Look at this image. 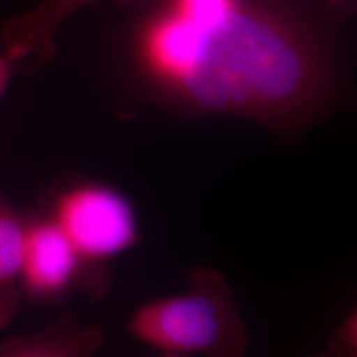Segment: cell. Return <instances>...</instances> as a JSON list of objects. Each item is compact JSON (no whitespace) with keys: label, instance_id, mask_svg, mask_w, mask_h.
I'll use <instances>...</instances> for the list:
<instances>
[{"label":"cell","instance_id":"cell-1","mask_svg":"<svg viewBox=\"0 0 357 357\" xmlns=\"http://www.w3.org/2000/svg\"><path fill=\"white\" fill-rule=\"evenodd\" d=\"M105 75L122 110L233 115L294 139L351 98L342 33L310 0H121Z\"/></svg>","mask_w":357,"mask_h":357},{"label":"cell","instance_id":"cell-2","mask_svg":"<svg viewBox=\"0 0 357 357\" xmlns=\"http://www.w3.org/2000/svg\"><path fill=\"white\" fill-rule=\"evenodd\" d=\"M128 333L162 356H243L248 328L222 273L192 268L183 294L138 307Z\"/></svg>","mask_w":357,"mask_h":357},{"label":"cell","instance_id":"cell-3","mask_svg":"<svg viewBox=\"0 0 357 357\" xmlns=\"http://www.w3.org/2000/svg\"><path fill=\"white\" fill-rule=\"evenodd\" d=\"M43 209L79 257L96 268H107V261L141 240L138 216L128 195L103 181H64L52 192Z\"/></svg>","mask_w":357,"mask_h":357},{"label":"cell","instance_id":"cell-4","mask_svg":"<svg viewBox=\"0 0 357 357\" xmlns=\"http://www.w3.org/2000/svg\"><path fill=\"white\" fill-rule=\"evenodd\" d=\"M22 266V295L38 305H54L73 291L101 298L112 284L107 268L86 264L50 215L28 211Z\"/></svg>","mask_w":357,"mask_h":357},{"label":"cell","instance_id":"cell-5","mask_svg":"<svg viewBox=\"0 0 357 357\" xmlns=\"http://www.w3.org/2000/svg\"><path fill=\"white\" fill-rule=\"evenodd\" d=\"M94 0H41L0 26V52L29 69L51 63L57 54L56 36L65 22Z\"/></svg>","mask_w":357,"mask_h":357},{"label":"cell","instance_id":"cell-6","mask_svg":"<svg viewBox=\"0 0 357 357\" xmlns=\"http://www.w3.org/2000/svg\"><path fill=\"white\" fill-rule=\"evenodd\" d=\"M103 343L105 335L98 326H82L65 314L43 331L0 340V357H86Z\"/></svg>","mask_w":357,"mask_h":357},{"label":"cell","instance_id":"cell-7","mask_svg":"<svg viewBox=\"0 0 357 357\" xmlns=\"http://www.w3.org/2000/svg\"><path fill=\"white\" fill-rule=\"evenodd\" d=\"M26 215L13 206L0 188V330L16 318L23 301L22 266Z\"/></svg>","mask_w":357,"mask_h":357},{"label":"cell","instance_id":"cell-8","mask_svg":"<svg viewBox=\"0 0 357 357\" xmlns=\"http://www.w3.org/2000/svg\"><path fill=\"white\" fill-rule=\"evenodd\" d=\"M356 349V317L355 314L349 315L340 327L335 331L332 339L331 351L348 355Z\"/></svg>","mask_w":357,"mask_h":357},{"label":"cell","instance_id":"cell-9","mask_svg":"<svg viewBox=\"0 0 357 357\" xmlns=\"http://www.w3.org/2000/svg\"><path fill=\"white\" fill-rule=\"evenodd\" d=\"M20 65L10 54L0 52V98L8 88L13 75Z\"/></svg>","mask_w":357,"mask_h":357},{"label":"cell","instance_id":"cell-10","mask_svg":"<svg viewBox=\"0 0 357 357\" xmlns=\"http://www.w3.org/2000/svg\"><path fill=\"white\" fill-rule=\"evenodd\" d=\"M323 1H324L323 6L337 19L351 16L356 11L357 0H323Z\"/></svg>","mask_w":357,"mask_h":357}]
</instances>
